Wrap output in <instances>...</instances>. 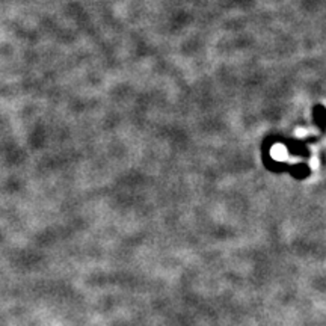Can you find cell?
Masks as SVG:
<instances>
[{
	"mask_svg": "<svg viewBox=\"0 0 326 326\" xmlns=\"http://www.w3.org/2000/svg\"><path fill=\"white\" fill-rule=\"evenodd\" d=\"M274 154L278 156V157H280V156H284V157H285V150H284V147H283V145H278V147L274 150ZM284 157H283V159H284Z\"/></svg>",
	"mask_w": 326,
	"mask_h": 326,
	"instance_id": "obj_1",
	"label": "cell"
}]
</instances>
